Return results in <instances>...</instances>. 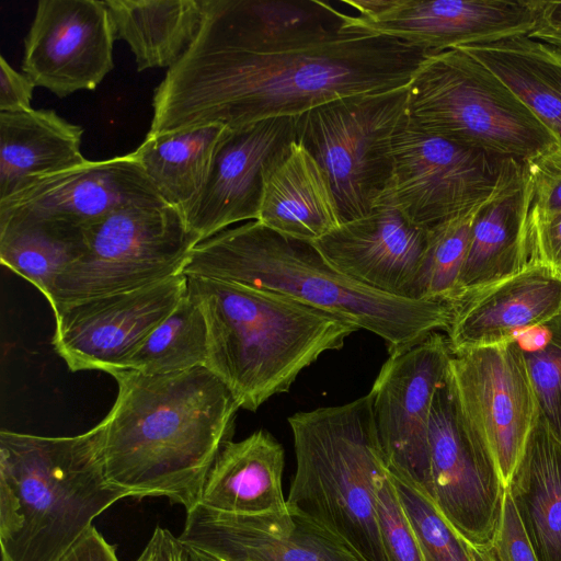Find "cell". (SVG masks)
<instances>
[{
    "label": "cell",
    "mask_w": 561,
    "mask_h": 561,
    "mask_svg": "<svg viewBox=\"0 0 561 561\" xmlns=\"http://www.w3.org/2000/svg\"><path fill=\"white\" fill-rule=\"evenodd\" d=\"M430 53L347 30L271 47L229 42L201 23L152 98L147 135L299 116L331 101L407 87Z\"/></svg>",
    "instance_id": "1"
},
{
    "label": "cell",
    "mask_w": 561,
    "mask_h": 561,
    "mask_svg": "<svg viewBox=\"0 0 561 561\" xmlns=\"http://www.w3.org/2000/svg\"><path fill=\"white\" fill-rule=\"evenodd\" d=\"M112 376L114 405L100 422L107 480L128 497H167L187 511L199 503L205 480L231 442L240 409L228 387L207 367Z\"/></svg>",
    "instance_id": "2"
},
{
    "label": "cell",
    "mask_w": 561,
    "mask_h": 561,
    "mask_svg": "<svg viewBox=\"0 0 561 561\" xmlns=\"http://www.w3.org/2000/svg\"><path fill=\"white\" fill-rule=\"evenodd\" d=\"M183 274L279 293L325 310L381 337L389 354L446 331L456 307L450 300L405 299L367 287L332 266L311 242L257 220L196 244Z\"/></svg>",
    "instance_id": "3"
},
{
    "label": "cell",
    "mask_w": 561,
    "mask_h": 561,
    "mask_svg": "<svg viewBox=\"0 0 561 561\" xmlns=\"http://www.w3.org/2000/svg\"><path fill=\"white\" fill-rule=\"evenodd\" d=\"M187 291L206 321V367L249 411L287 392L305 368L359 330L291 297L233 282L187 276Z\"/></svg>",
    "instance_id": "4"
},
{
    "label": "cell",
    "mask_w": 561,
    "mask_h": 561,
    "mask_svg": "<svg viewBox=\"0 0 561 561\" xmlns=\"http://www.w3.org/2000/svg\"><path fill=\"white\" fill-rule=\"evenodd\" d=\"M102 425L75 436L0 432L1 561H59L128 495L106 478Z\"/></svg>",
    "instance_id": "5"
},
{
    "label": "cell",
    "mask_w": 561,
    "mask_h": 561,
    "mask_svg": "<svg viewBox=\"0 0 561 561\" xmlns=\"http://www.w3.org/2000/svg\"><path fill=\"white\" fill-rule=\"evenodd\" d=\"M296 470L287 508L322 527L362 561H387L376 484L387 468L369 392L288 417Z\"/></svg>",
    "instance_id": "6"
},
{
    "label": "cell",
    "mask_w": 561,
    "mask_h": 561,
    "mask_svg": "<svg viewBox=\"0 0 561 561\" xmlns=\"http://www.w3.org/2000/svg\"><path fill=\"white\" fill-rule=\"evenodd\" d=\"M407 115L432 135L519 161L560 146L503 82L458 48L425 57L408 84Z\"/></svg>",
    "instance_id": "7"
},
{
    "label": "cell",
    "mask_w": 561,
    "mask_h": 561,
    "mask_svg": "<svg viewBox=\"0 0 561 561\" xmlns=\"http://www.w3.org/2000/svg\"><path fill=\"white\" fill-rule=\"evenodd\" d=\"M83 233L82 254L59 274L46 298L53 311L183 274L196 245L181 211L160 196L125 204Z\"/></svg>",
    "instance_id": "8"
},
{
    "label": "cell",
    "mask_w": 561,
    "mask_h": 561,
    "mask_svg": "<svg viewBox=\"0 0 561 561\" xmlns=\"http://www.w3.org/2000/svg\"><path fill=\"white\" fill-rule=\"evenodd\" d=\"M407 102L408 85L337 99L298 116L297 141L327 174L343 222L369 214L385 195Z\"/></svg>",
    "instance_id": "9"
},
{
    "label": "cell",
    "mask_w": 561,
    "mask_h": 561,
    "mask_svg": "<svg viewBox=\"0 0 561 561\" xmlns=\"http://www.w3.org/2000/svg\"><path fill=\"white\" fill-rule=\"evenodd\" d=\"M393 170L381 201L428 228L488 199L524 161L432 135L405 115L392 141Z\"/></svg>",
    "instance_id": "10"
},
{
    "label": "cell",
    "mask_w": 561,
    "mask_h": 561,
    "mask_svg": "<svg viewBox=\"0 0 561 561\" xmlns=\"http://www.w3.org/2000/svg\"><path fill=\"white\" fill-rule=\"evenodd\" d=\"M428 456L427 495L468 543L492 546L506 485L489 446L462 413L448 371L432 403Z\"/></svg>",
    "instance_id": "11"
},
{
    "label": "cell",
    "mask_w": 561,
    "mask_h": 561,
    "mask_svg": "<svg viewBox=\"0 0 561 561\" xmlns=\"http://www.w3.org/2000/svg\"><path fill=\"white\" fill-rule=\"evenodd\" d=\"M450 358L447 337L433 332L411 347L389 354L369 391L376 434L388 470L426 494L432 403Z\"/></svg>",
    "instance_id": "12"
},
{
    "label": "cell",
    "mask_w": 561,
    "mask_h": 561,
    "mask_svg": "<svg viewBox=\"0 0 561 561\" xmlns=\"http://www.w3.org/2000/svg\"><path fill=\"white\" fill-rule=\"evenodd\" d=\"M342 30L393 37L430 54L528 35L537 0H343Z\"/></svg>",
    "instance_id": "13"
},
{
    "label": "cell",
    "mask_w": 561,
    "mask_h": 561,
    "mask_svg": "<svg viewBox=\"0 0 561 561\" xmlns=\"http://www.w3.org/2000/svg\"><path fill=\"white\" fill-rule=\"evenodd\" d=\"M186 291L187 276L180 274L140 289L62 305L53 311L54 348L72 371L112 375L127 369Z\"/></svg>",
    "instance_id": "14"
},
{
    "label": "cell",
    "mask_w": 561,
    "mask_h": 561,
    "mask_svg": "<svg viewBox=\"0 0 561 561\" xmlns=\"http://www.w3.org/2000/svg\"><path fill=\"white\" fill-rule=\"evenodd\" d=\"M458 404L489 446L507 484L538 420V405L516 341L451 354Z\"/></svg>",
    "instance_id": "15"
},
{
    "label": "cell",
    "mask_w": 561,
    "mask_h": 561,
    "mask_svg": "<svg viewBox=\"0 0 561 561\" xmlns=\"http://www.w3.org/2000/svg\"><path fill=\"white\" fill-rule=\"evenodd\" d=\"M115 39L105 1L41 0L24 38L21 69L58 98L92 91L114 68Z\"/></svg>",
    "instance_id": "16"
},
{
    "label": "cell",
    "mask_w": 561,
    "mask_h": 561,
    "mask_svg": "<svg viewBox=\"0 0 561 561\" xmlns=\"http://www.w3.org/2000/svg\"><path fill=\"white\" fill-rule=\"evenodd\" d=\"M298 116L228 129L206 184L183 215L196 244L241 221L257 220L265 180L297 140Z\"/></svg>",
    "instance_id": "17"
},
{
    "label": "cell",
    "mask_w": 561,
    "mask_h": 561,
    "mask_svg": "<svg viewBox=\"0 0 561 561\" xmlns=\"http://www.w3.org/2000/svg\"><path fill=\"white\" fill-rule=\"evenodd\" d=\"M158 196L130 152L89 160L30 182L0 199V221L25 220L84 229L125 204Z\"/></svg>",
    "instance_id": "18"
},
{
    "label": "cell",
    "mask_w": 561,
    "mask_h": 561,
    "mask_svg": "<svg viewBox=\"0 0 561 561\" xmlns=\"http://www.w3.org/2000/svg\"><path fill=\"white\" fill-rule=\"evenodd\" d=\"M311 243L337 271L367 287L399 298L427 299V230L387 201Z\"/></svg>",
    "instance_id": "19"
},
{
    "label": "cell",
    "mask_w": 561,
    "mask_h": 561,
    "mask_svg": "<svg viewBox=\"0 0 561 561\" xmlns=\"http://www.w3.org/2000/svg\"><path fill=\"white\" fill-rule=\"evenodd\" d=\"M179 538L220 561H362L329 531L289 510L233 515L197 504L186 512Z\"/></svg>",
    "instance_id": "20"
},
{
    "label": "cell",
    "mask_w": 561,
    "mask_h": 561,
    "mask_svg": "<svg viewBox=\"0 0 561 561\" xmlns=\"http://www.w3.org/2000/svg\"><path fill=\"white\" fill-rule=\"evenodd\" d=\"M561 313V276L529 264L520 272L460 298L447 328L451 354L514 341Z\"/></svg>",
    "instance_id": "21"
},
{
    "label": "cell",
    "mask_w": 561,
    "mask_h": 561,
    "mask_svg": "<svg viewBox=\"0 0 561 561\" xmlns=\"http://www.w3.org/2000/svg\"><path fill=\"white\" fill-rule=\"evenodd\" d=\"M533 201V187L523 163L476 215L457 284V301L529 264L527 219Z\"/></svg>",
    "instance_id": "22"
},
{
    "label": "cell",
    "mask_w": 561,
    "mask_h": 561,
    "mask_svg": "<svg viewBox=\"0 0 561 561\" xmlns=\"http://www.w3.org/2000/svg\"><path fill=\"white\" fill-rule=\"evenodd\" d=\"M284 466L283 446L264 430L231 440L209 470L198 504L233 515L287 512L282 486Z\"/></svg>",
    "instance_id": "23"
},
{
    "label": "cell",
    "mask_w": 561,
    "mask_h": 561,
    "mask_svg": "<svg viewBox=\"0 0 561 561\" xmlns=\"http://www.w3.org/2000/svg\"><path fill=\"white\" fill-rule=\"evenodd\" d=\"M257 221L273 231L314 242L343 224L324 171L299 142L268 173Z\"/></svg>",
    "instance_id": "24"
},
{
    "label": "cell",
    "mask_w": 561,
    "mask_h": 561,
    "mask_svg": "<svg viewBox=\"0 0 561 561\" xmlns=\"http://www.w3.org/2000/svg\"><path fill=\"white\" fill-rule=\"evenodd\" d=\"M83 128L53 110L0 112V199L45 175L87 163Z\"/></svg>",
    "instance_id": "25"
},
{
    "label": "cell",
    "mask_w": 561,
    "mask_h": 561,
    "mask_svg": "<svg viewBox=\"0 0 561 561\" xmlns=\"http://www.w3.org/2000/svg\"><path fill=\"white\" fill-rule=\"evenodd\" d=\"M342 11L319 0H204L202 24L249 47H271L341 30Z\"/></svg>",
    "instance_id": "26"
},
{
    "label": "cell",
    "mask_w": 561,
    "mask_h": 561,
    "mask_svg": "<svg viewBox=\"0 0 561 561\" xmlns=\"http://www.w3.org/2000/svg\"><path fill=\"white\" fill-rule=\"evenodd\" d=\"M506 491L538 561H561V440L539 415Z\"/></svg>",
    "instance_id": "27"
},
{
    "label": "cell",
    "mask_w": 561,
    "mask_h": 561,
    "mask_svg": "<svg viewBox=\"0 0 561 561\" xmlns=\"http://www.w3.org/2000/svg\"><path fill=\"white\" fill-rule=\"evenodd\" d=\"M458 49L503 82L561 147L560 48L522 35Z\"/></svg>",
    "instance_id": "28"
},
{
    "label": "cell",
    "mask_w": 561,
    "mask_h": 561,
    "mask_svg": "<svg viewBox=\"0 0 561 561\" xmlns=\"http://www.w3.org/2000/svg\"><path fill=\"white\" fill-rule=\"evenodd\" d=\"M116 39L125 41L138 71L175 66L195 39L204 0H106Z\"/></svg>",
    "instance_id": "29"
},
{
    "label": "cell",
    "mask_w": 561,
    "mask_h": 561,
    "mask_svg": "<svg viewBox=\"0 0 561 561\" xmlns=\"http://www.w3.org/2000/svg\"><path fill=\"white\" fill-rule=\"evenodd\" d=\"M228 129L207 125L147 135L133 153L162 199L184 215L202 193Z\"/></svg>",
    "instance_id": "30"
},
{
    "label": "cell",
    "mask_w": 561,
    "mask_h": 561,
    "mask_svg": "<svg viewBox=\"0 0 561 561\" xmlns=\"http://www.w3.org/2000/svg\"><path fill=\"white\" fill-rule=\"evenodd\" d=\"M84 229L25 221H0V262L46 298L59 274L84 250Z\"/></svg>",
    "instance_id": "31"
},
{
    "label": "cell",
    "mask_w": 561,
    "mask_h": 561,
    "mask_svg": "<svg viewBox=\"0 0 561 561\" xmlns=\"http://www.w3.org/2000/svg\"><path fill=\"white\" fill-rule=\"evenodd\" d=\"M207 327L202 309L186 291L173 311L151 332L127 369L147 375L206 367Z\"/></svg>",
    "instance_id": "32"
},
{
    "label": "cell",
    "mask_w": 561,
    "mask_h": 561,
    "mask_svg": "<svg viewBox=\"0 0 561 561\" xmlns=\"http://www.w3.org/2000/svg\"><path fill=\"white\" fill-rule=\"evenodd\" d=\"M514 341L527 369L539 419L561 440V313Z\"/></svg>",
    "instance_id": "33"
},
{
    "label": "cell",
    "mask_w": 561,
    "mask_h": 561,
    "mask_svg": "<svg viewBox=\"0 0 561 561\" xmlns=\"http://www.w3.org/2000/svg\"><path fill=\"white\" fill-rule=\"evenodd\" d=\"M488 199L426 228L427 247L423 279L425 298L457 302V284L471 227L476 215Z\"/></svg>",
    "instance_id": "34"
},
{
    "label": "cell",
    "mask_w": 561,
    "mask_h": 561,
    "mask_svg": "<svg viewBox=\"0 0 561 561\" xmlns=\"http://www.w3.org/2000/svg\"><path fill=\"white\" fill-rule=\"evenodd\" d=\"M390 476L424 560L473 561L469 543L447 522L431 497L407 479L391 472Z\"/></svg>",
    "instance_id": "35"
},
{
    "label": "cell",
    "mask_w": 561,
    "mask_h": 561,
    "mask_svg": "<svg viewBox=\"0 0 561 561\" xmlns=\"http://www.w3.org/2000/svg\"><path fill=\"white\" fill-rule=\"evenodd\" d=\"M376 505L387 561H425L388 468L376 484Z\"/></svg>",
    "instance_id": "36"
},
{
    "label": "cell",
    "mask_w": 561,
    "mask_h": 561,
    "mask_svg": "<svg viewBox=\"0 0 561 561\" xmlns=\"http://www.w3.org/2000/svg\"><path fill=\"white\" fill-rule=\"evenodd\" d=\"M530 262L540 263L561 276V210L530 207L527 219Z\"/></svg>",
    "instance_id": "37"
},
{
    "label": "cell",
    "mask_w": 561,
    "mask_h": 561,
    "mask_svg": "<svg viewBox=\"0 0 561 561\" xmlns=\"http://www.w3.org/2000/svg\"><path fill=\"white\" fill-rule=\"evenodd\" d=\"M524 168L533 187V206L546 211L561 210V147L524 161Z\"/></svg>",
    "instance_id": "38"
},
{
    "label": "cell",
    "mask_w": 561,
    "mask_h": 561,
    "mask_svg": "<svg viewBox=\"0 0 561 561\" xmlns=\"http://www.w3.org/2000/svg\"><path fill=\"white\" fill-rule=\"evenodd\" d=\"M492 548L496 561H538L507 491Z\"/></svg>",
    "instance_id": "39"
},
{
    "label": "cell",
    "mask_w": 561,
    "mask_h": 561,
    "mask_svg": "<svg viewBox=\"0 0 561 561\" xmlns=\"http://www.w3.org/2000/svg\"><path fill=\"white\" fill-rule=\"evenodd\" d=\"M34 82L16 71L3 56L0 57V112H21L32 108Z\"/></svg>",
    "instance_id": "40"
},
{
    "label": "cell",
    "mask_w": 561,
    "mask_h": 561,
    "mask_svg": "<svg viewBox=\"0 0 561 561\" xmlns=\"http://www.w3.org/2000/svg\"><path fill=\"white\" fill-rule=\"evenodd\" d=\"M59 561H119L113 545L92 526Z\"/></svg>",
    "instance_id": "41"
},
{
    "label": "cell",
    "mask_w": 561,
    "mask_h": 561,
    "mask_svg": "<svg viewBox=\"0 0 561 561\" xmlns=\"http://www.w3.org/2000/svg\"><path fill=\"white\" fill-rule=\"evenodd\" d=\"M527 36L561 49V1L537 0L536 24Z\"/></svg>",
    "instance_id": "42"
},
{
    "label": "cell",
    "mask_w": 561,
    "mask_h": 561,
    "mask_svg": "<svg viewBox=\"0 0 561 561\" xmlns=\"http://www.w3.org/2000/svg\"><path fill=\"white\" fill-rule=\"evenodd\" d=\"M184 545L169 529L157 526L136 561H183Z\"/></svg>",
    "instance_id": "43"
},
{
    "label": "cell",
    "mask_w": 561,
    "mask_h": 561,
    "mask_svg": "<svg viewBox=\"0 0 561 561\" xmlns=\"http://www.w3.org/2000/svg\"><path fill=\"white\" fill-rule=\"evenodd\" d=\"M469 550L473 561H496L492 546L476 547L469 543Z\"/></svg>",
    "instance_id": "44"
},
{
    "label": "cell",
    "mask_w": 561,
    "mask_h": 561,
    "mask_svg": "<svg viewBox=\"0 0 561 561\" xmlns=\"http://www.w3.org/2000/svg\"><path fill=\"white\" fill-rule=\"evenodd\" d=\"M184 545V543H183ZM183 561H219L218 559L184 545Z\"/></svg>",
    "instance_id": "45"
},
{
    "label": "cell",
    "mask_w": 561,
    "mask_h": 561,
    "mask_svg": "<svg viewBox=\"0 0 561 561\" xmlns=\"http://www.w3.org/2000/svg\"><path fill=\"white\" fill-rule=\"evenodd\" d=\"M220 561V560H219Z\"/></svg>",
    "instance_id": "46"
}]
</instances>
